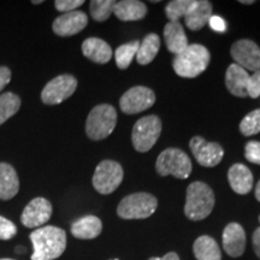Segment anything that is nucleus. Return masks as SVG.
<instances>
[{
	"label": "nucleus",
	"instance_id": "f257e3e1",
	"mask_svg": "<svg viewBox=\"0 0 260 260\" xmlns=\"http://www.w3.org/2000/svg\"><path fill=\"white\" fill-rule=\"evenodd\" d=\"M29 237L34 248L31 260H54L67 248V233L58 226L38 228Z\"/></svg>",
	"mask_w": 260,
	"mask_h": 260
},
{
	"label": "nucleus",
	"instance_id": "f03ea898",
	"mask_svg": "<svg viewBox=\"0 0 260 260\" xmlns=\"http://www.w3.org/2000/svg\"><path fill=\"white\" fill-rule=\"evenodd\" d=\"M216 199L214 193L209 184L195 181L187 188L184 214L190 220H203L212 212Z\"/></svg>",
	"mask_w": 260,
	"mask_h": 260
},
{
	"label": "nucleus",
	"instance_id": "7ed1b4c3",
	"mask_svg": "<svg viewBox=\"0 0 260 260\" xmlns=\"http://www.w3.org/2000/svg\"><path fill=\"white\" fill-rule=\"evenodd\" d=\"M211 60L210 51L203 45L191 44L182 53L175 56L172 68L178 76L194 79L207 69Z\"/></svg>",
	"mask_w": 260,
	"mask_h": 260
},
{
	"label": "nucleus",
	"instance_id": "20e7f679",
	"mask_svg": "<svg viewBox=\"0 0 260 260\" xmlns=\"http://www.w3.org/2000/svg\"><path fill=\"white\" fill-rule=\"evenodd\" d=\"M117 124V111L110 104L93 107L86 121V134L90 140L99 141L109 138Z\"/></svg>",
	"mask_w": 260,
	"mask_h": 260
},
{
	"label": "nucleus",
	"instance_id": "39448f33",
	"mask_svg": "<svg viewBox=\"0 0 260 260\" xmlns=\"http://www.w3.org/2000/svg\"><path fill=\"white\" fill-rule=\"evenodd\" d=\"M155 170L160 176H171L186 180L190 176L193 165L186 152L180 148H167L158 155Z\"/></svg>",
	"mask_w": 260,
	"mask_h": 260
},
{
	"label": "nucleus",
	"instance_id": "423d86ee",
	"mask_svg": "<svg viewBox=\"0 0 260 260\" xmlns=\"http://www.w3.org/2000/svg\"><path fill=\"white\" fill-rule=\"evenodd\" d=\"M158 207V200L154 195L139 191L123 198L117 214L123 219H145L155 212Z\"/></svg>",
	"mask_w": 260,
	"mask_h": 260
},
{
	"label": "nucleus",
	"instance_id": "0eeeda50",
	"mask_svg": "<svg viewBox=\"0 0 260 260\" xmlns=\"http://www.w3.org/2000/svg\"><path fill=\"white\" fill-rule=\"evenodd\" d=\"M161 121L158 116L149 115L140 118L132 132V142L138 152L145 153L157 144L161 134Z\"/></svg>",
	"mask_w": 260,
	"mask_h": 260
},
{
	"label": "nucleus",
	"instance_id": "6e6552de",
	"mask_svg": "<svg viewBox=\"0 0 260 260\" xmlns=\"http://www.w3.org/2000/svg\"><path fill=\"white\" fill-rule=\"evenodd\" d=\"M123 177L124 171L122 165L118 161L106 159L100 161L95 168L92 180L93 187L100 194H111L121 186Z\"/></svg>",
	"mask_w": 260,
	"mask_h": 260
},
{
	"label": "nucleus",
	"instance_id": "1a4fd4ad",
	"mask_svg": "<svg viewBox=\"0 0 260 260\" xmlns=\"http://www.w3.org/2000/svg\"><path fill=\"white\" fill-rule=\"evenodd\" d=\"M76 88V77L69 74L59 75L44 87L41 92V100L46 105H58L73 95Z\"/></svg>",
	"mask_w": 260,
	"mask_h": 260
},
{
	"label": "nucleus",
	"instance_id": "9d476101",
	"mask_svg": "<svg viewBox=\"0 0 260 260\" xmlns=\"http://www.w3.org/2000/svg\"><path fill=\"white\" fill-rule=\"evenodd\" d=\"M155 103L153 90L145 86H135L126 90L119 99V107L126 115L146 111Z\"/></svg>",
	"mask_w": 260,
	"mask_h": 260
},
{
	"label": "nucleus",
	"instance_id": "9b49d317",
	"mask_svg": "<svg viewBox=\"0 0 260 260\" xmlns=\"http://www.w3.org/2000/svg\"><path fill=\"white\" fill-rule=\"evenodd\" d=\"M189 148L197 161L205 168L217 167L224 157V149L218 142H209L201 136L191 138Z\"/></svg>",
	"mask_w": 260,
	"mask_h": 260
},
{
	"label": "nucleus",
	"instance_id": "f8f14e48",
	"mask_svg": "<svg viewBox=\"0 0 260 260\" xmlns=\"http://www.w3.org/2000/svg\"><path fill=\"white\" fill-rule=\"evenodd\" d=\"M235 64L240 65L245 70H260V47L254 41L242 39L236 41L230 50Z\"/></svg>",
	"mask_w": 260,
	"mask_h": 260
},
{
	"label": "nucleus",
	"instance_id": "ddd939ff",
	"mask_svg": "<svg viewBox=\"0 0 260 260\" xmlns=\"http://www.w3.org/2000/svg\"><path fill=\"white\" fill-rule=\"evenodd\" d=\"M52 216V205L45 198H35L24 207L21 222L25 228H39L46 224Z\"/></svg>",
	"mask_w": 260,
	"mask_h": 260
},
{
	"label": "nucleus",
	"instance_id": "4468645a",
	"mask_svg": "<svg viewBox=\"0 0 260 260\" xmlns=\"http://www.w3.org/2000/svg\"><path fill=\"white\" fill-rule=\"evenodd\" d=\"M88 24V16L83 11H73L60 15L53 21L52 29L58 37H73L82 31Z\"/></svg>",
	"mask_w": 260,
	"mask_h": 260
},
{
	"label": "nucleus",
	"instance_id": "2eb2a0df",
	"mask_svg": "<svg viewBox=\"0 0 260 260\" xmlns=\"http://www.w3.org/2000/svg\"><path fill=\"white\" fill-rule=\"evenodd\" d=\"M223 247L228 255L239 258L246 249V233L239 223H229L224 228Z\"/></svg>",
	"mask_w": 260,
	"mask_h": 260
},
{
	"label": "nucleus",
	"instance_id": "dca6fc26",
	"mask_svg": "<svg viewBox=\"0 0 260 260\" xmlns=\"http://www.w3.org/2000/svg\"><path fill=\"white\" fill-rule=\"evenodd\" d=\"M228 181L232 189L237 194H248L253 188V174L246 165L234 164L228 171Z\"/></svg>",
	"mask_w": 260,
	"mask_h": 260
},
{
	"label": "nucleus",
	"instance_id": "f3484780",
	"mask_svg": "<svg viewBox=\"0 0 260 260\" xmlns=\"http://www.w3.org/2000/svg\"><path fill=\"white\" fill-rule=\"evenodd\" d=\"M249 74L247 70L235 63L229 65L225 73V86L228 90L237 98H247V84H248Z\"/></svg>",
	"mask_w": 260,
	"mask_h": 260
},
{
	"label": "nucleus",
	"instance_id": "a211bd4d",
	"mask_svg": "<svg viewBox=\"0 0 260 260\" xmlns=\"http://www.w3.org/2000/svg\"><path fill=\"white\" fill-rule=\"evenodd\" d=\"M82 53L89 60L98 64H106L112 58V48L99 38H88L82 44Z\"/></svg>",
	"mask_w": 260,
	"mask_h": 260
},
{
	"label": "nucleus",
	"instance_id": "6ab92c4d",
	"mask_svg": "<svg viewBox=\"0 0 260 260\" xmlns=\"http://www.w3.org/2000/svg\"><path fill=\"white\" fill-rule=\"evenodd\" d=\"M164 40L167 48L175 56L188 47V38L180 22H168L164 27Z\"/></svg>",
	"mask_w": 260,
	"mask_h": 260
},
{
	"label": "nucleus",
	"instance_id": "aec40b11",
	"mask_svg": "<svg viewBox=\"0 0 260 260\" xmlns=\"http://www.w3.org/2000/svg\"><path fill=\"white\" fill-rule=\"evenodd\" d=\"M113 15L119 21L123 22L140 21V19L145 18L146 15H147V6H146L145 3L140 2V0L116 2L115 9H113Z\"/></svg>",
	"mask_w": 260,
	"mask_h": 260
},
{
	"label": "nucleus",
	"instance_id": "412c9836",
	"mask_svg": "<svg viewBox=\"0 0 260 260\" xmlns=\"http://www.w3.org/2000/svg\"><path fill=\"white\" fill-rule=\"evenodd\" d=\"M103 223L96 216H84L75 220L71 225V234L80 240H92L102 234Z\"/></svg>",
	"mask_w": 260,
	"mask_h": 260
},
{
	"label": "nucleus",
	"instance_id": "4be33fe9",
	"mask_svg": "<svg viewBox=\"0 0 260 260\" xmlns=\"http://www.w3.org/2000/svg\"><path fill=\"white\" fill-rule=\"evenodd\" d=\"M18 190L19 178L14 167L8 162H0V199H12Z\"/></svg>",
	"mask_w": 260,
	"mask_h": 260
},
{
	"label": "nucleus",
	"instance_id": "5701e85b",
	"mask_svg": "<svg viewBox=\"0 0 260 260\" xmlns=\"http://www.w3.org/2000/svg\"><path fill=\"white\" fill-rule=\"evenodd\" d=\"M211 17H212V4L207 0H197L194 8L190 10L184 19H186L187 28L197 31L209 24Z\"/></svg>",
	"mask_w": 260,
	"mask_h": 260
},
{
	"label": "nucleus",
	"instance_id": "b1692460",
	"mask_svg": "<svg viewBox=\"0 0 260 260\" xmlns=\"http://www.w3.org/2000/svg\"><path fill=\"white\" fill-rule=\"evenodd\" d=\"M193 252L198 260H222V253L218 243L207 235H203L195 240Z\"/></svg>",
	"mask_w": 260,
	"mask_h": 260
},
{
	"label": "nucleus",
	"instance_id": "393cba45",
	"mask_svg": "<svg viewBox=\"0 0 260 260\" xmlns=\"http://www.w3.org/2000/svg\"><path fill=\"white\" fill-rule=\"evenodd\" d=\"M159 48H160V38L154 32L147 34L142 42H140V46L136 53V60L141 65H148L152 63L157 57Z\"/></svg>",
	"mask_w": 260,
	"mask_h": 260
},
{
	"label": "nucleus",
	"instance_id": "a878e982",
	"mask_svg": "<svg viewBox=\"0 0 260 260\" xmlns=\"http://www.w3.org/2000/svg\"><path fill=\"white\" fill-rule=\"evenodd\" d=\"M21 107V99L15 93L8 92L0 95V125L16 115Z\"/></svg>",
	"mask_w": 260,
	"mask_h": 260
},
{
	"label": "nucleus",
	"instance_id": "bb28decb",
	"mask_svg": "<svg viewBox=\"0 0 260 260\" xmlns=\"http://www.w3.org/2000/svg\"><path fill=\"white\" fill-rule=\"evenodd\" d=\"M140 46V41H130L128 44H123L117 48L115 52V59H116V65L121 70L128 69L132 64L133 59L138 53Z\"/></svg>",
	"mask_w": 260,
	"mask_h": 260
},
{
	"label": "nucleus",
	"instance_id": "cd10ccee",
	"mask_svg": "<svg viewBox=\"0 0 260 260\" xmlns=\"http://www.w3.org/2000/svg\"><path fill=\"white\" fill-rule=\"evenodd\" d=\"M197 0H172L165 8L169 22H178L181 17H186L194 8Z\"/></svg>",
	"mask_w": 260,
	"mask_h": 260
},
{
	"label": "nucleus",
	"instance_id": "c85d7f7f",
	"mask_svg": "<svg viewBox=\"0 0 260 260\" xmlns=\"http://www.w3.org/2000/svg\"><path fill=\"white\" fill-rule=\"evenodd\" d=\"M115 0H92L89 4V12L94 21L105 22L113 14Z\"/></svg>",
	"mask_w": 260,
	"mask_h": 260
},
{
	"label": "nucleus",
	"instance_id": "c756f323",
	"mask_svg": "<svg viewBox=\"0 0 260 260\" xmlns=\"http://www.w3.org/2000/svg\"><path fill=\"white\" fill-rule=\"evenodd\" d=\"M240 132L245 136H252L260 133V109L249 112L240 123Z\"/></svg>",
	"mask_w": 260,
	"mask_h": 260
},
{
	"label": "nucleus",
	"instance_id": "7c9ffc66",
	"mask_svg": "<svg viewBox=\"0 0 260 260\" xmlns=\"http://www.w3.org/2000/svg\"><path fill=\"white\" fill-rule=\"evenodd\" d=\"M17 234V226L11 220L0 216V240H10Z\"/></svg>",
	"mask_w": 260,
	"mask_h": 260
},
{
	"label": "nucleus",
	"instance_id": "2f4dec72",
	"mask_svg": "<svg viewBox=\"0 0 260 260\" xmlns=\"http://www.w3.org/2000/svg\"><path fill=\"white\" fill-rule=\"evenodd\" d=\"M245 157L249 162L260 165V142L249 141L245 147Z\"/></svg>",
	"mask_w": 260,
	"mask_h": 260
},
{
	"label": "nucleus",
	"instance_id": "473e14b6",
	"mask_svg": "<svg viewBox=\"0 0 260 260\" xmlns=\"http://www.w3.org/2000/svg\"><path fill=\"white\" fill-rule=\"evenodd\" d=\"M83 4V0H57V2H54L56 9L59 12H63V14L76 11V9Z\"/></svg>",
	"mask_w": 260,
	"mask_h": 260
},
{
	"label": "nucleus",
	"instance_id": "72a5a7b5",
	"mask_svg": "<svg viewBox=\"0 0 260 260\" xmlns=\"http://www.w3.org/2000/svg\"><path fill=\"white\" fill-rule=\"evenodd\" d=\"M247 94L252 99L260 96V70L255 71L252 76H249L248 84H247Z\"/></svg>",
	"mask_w": 260,
	"mask_h": 260
},
{
	"label": "nucleus",
	"instance_id": "f704fd0d",
	"mask_svg": "<svg viewBox=\"0 0 260 260\" xmlns=\"http://www.w3.org/2000/svg\"><path fill=\"white\" fill-rule=\"evenodd\" d=\"M209 24L212 30L218 31V32H224L226 30V23L223 18H220L219 16L212 15V17L210 18Z\"/></svg>",
	"mask_w": 260,
	"mask_h": 260
},
{
	"label": "nucleus",
	"instance_id": "c9c22d12",
	"mask_svg": "<svg viewBox=\"0 0 260 260\" xmlns=\"http://www.w3.org/2000/svg\"><path fill=\"white\" fill-rule=\"evenodd\" d=\"M11 81V71L8 67H0V92L5 88Z\"/></svg>",
	"mask_w": 260,
	"mask_h": 260
},
{
	"label": "nucleus",
	"instance_id": "e433bc0d",
	"mask_svg": "<svg viewBox=\"0 0 260 260\" xmlns=\"http://www.w3.org/2000/svg\"><path fill=\"white\" fill-rule=\"evenodd\" d=\"M253 248H254V252L258 258L260 259V228L255 230L254 234H253Z\"/></svg>",
	"mask_w": 260,
	"mask_h": 260
},
{
	"label": "nucleus",
	"instance_id": "4c0bfd02",
	"mask_svg": "<svg viewBox=\"0 0 260 260\" xmlns=\"http://www.w3.org/2000/svg\"><path fill=\"white\" fill-rule=\"evenodd\" d=\"M148 260H181L180 256H178L177 253L170 252L168 254H165L162 258H157V256H153V258H149Z\"/></svg>",
	"mask_w": 260,
	"mask_h": 260
},
{
	"label": "nucleus",
	"instance_id": "58836bf2",
	"mask_svg": "<svg viewBox=\"0 0 260 260\" xmlns=\"http://www.w3.org/2000/svg\"><path fill=\"white\" fill-rule=\"evenodd\" d=\"M255 199L260 203V181L256 183V187H255Z\"/></svg>",
	"mask_w": 260,
	"mask_h": 260
},
{
	"label": "nucleus",
	"instance_id": "ea45409f",
	"mask_svg": "<svg viewBox=\"0 0 260 260\" xmlns=\"http://www.w3.org/2000/svg\"><path fill=\"white\" fill-rule=\"evenodd\" d=\"M240 3L243 5H252L254 4V0H240Z\"/></svg>",
	"mask_w": 260,
	"mask_h": 260
},
{
	"label": "nucleus",
	"instance_id": "a19ab883",
	"mask_svg": "<svg viewBox=\"0 0 260 260\" xmlns=\"http://www.w3.org/2000/svg\"><path fill=\"white\" fill-rule=\"evenodd\" d=\"M32 3V4H42V3H44V2H42V0H37V2H35V0H34V2H31Z\"/></svg>",
	"mask_w": 260,
	"mask_h": 260
},
{
	"label": "nucleus",
	"instance_id": "79ce46f5",
	"mask_svg": "<svg viewBox=\"0 0 260 260\" xmlns=\"http://www.w3.org/2000/svg\"><path fill=\"white\" fill-rule=\"evenodd\" d=\"M0 260H15V259H10V258H4V259H0Z\"/></svg>",
	"mask_w": 260,
	"mask_h": 260
},
{
	"label": "nucleus",
	"instance_id": "37998d69",
	"mask_svg": "<svg viewBox=\"0 0 260 260\" xmlns=\"http://www.w3.org/2000/svg\"><path fill=\"white\" fill-rule=\"evenodd\" d=\"M110 260H119V259H110Z\"/></svg>",
	"mask_w": 260,
	"mask_h": 260
},
{
	"label": "nucleus",
	"instance_id": "c03bdc74",
	"mask_svg": "<svg viewBox=\"0 0 260 260\" xmlns=\"http://www.w3.org/2000/svg\"><path fill=\"white\" fill-rule=\"evenodd\" d=\"M259 222H260V216H259Z\"/></svg>",
	"mask_w": 260,
	"mask_h": 260
}]
</instances>
